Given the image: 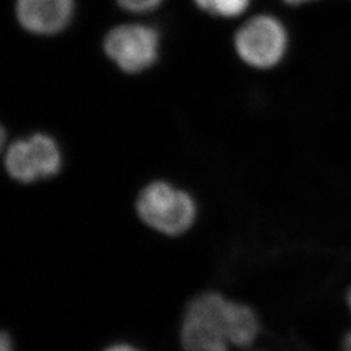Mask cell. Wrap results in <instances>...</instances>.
<instances>
[{
    "instance_id": "obj_1",
    "label": "cell",
    "mask_w": 351,
    "mask_h": 351,
    "mask_svg": "<svg viewBox=\"0 0 351 351\" xmlns=\"http://www.w3.org/2000/svg\"><path fill=\"white\" fill-rule=\"evenodd\" d=\"M259 329V320L249 306L211 291L189 304L181 342L185 351H229V345H251Z\"/></svg>"
},
{
    "instance_id": "obj_2",
    "label": "cell",
    "mask_w": 351,
    "mask_h": 351,
    "mask_svg": "<svg viewBox=\"0 0 351 351\" xmlns=\"http://www.w3.org/2000/svg\"><path fill=\"white\" fill-rule=\"evenodd\" d=\"M137 211L139 217L155 230L167 236H178L193 226L197 206L188 193L156 181L141 191Z\"/></svg>"
},
{
    "instance_id": "obj_3",
    "label": "cell",
    "mask_w": 351,
    "mask_h": 351,
    "mask_svg": "<svg viewBox=\"0 0 351 351\" xmlns=\"http://www.w3.org/2000/svg\"><path fill=\"white\" fill-rule=\"evenodd\" d=\"M239 58L255 68L276 65L288 47L284 25L272 16L261 14L245 23L234 38Z\"/></svg>"
},
{
    "instance_id": "obj_4",
    "label": "cell",
    "mask_w": 351,
    "mask_h": 351,
    "mask_svg": "<svg viewBox=\"0 0 351 351\" xmlns=\"http://www.w3.org/2000/svg\"><path fill=\"white\" fill-rule=\"evenodd\" d=\"M5 168L19 182H36L59 173L62 154L58 143L51 137L36 134L13 143L5 155Z\"/></svg>"
},
{
    "instance_id": "obj_5",
    "label": "cell",
    "mask_w": 351,
    "mask_h": 351,
    "mask_svg": "<svg viewBox=\"0 0 351 351\" xmlns=\"http://www.w3.org/2000/svg\"><path fill=\"white\" fill-rule=\"evenodd\" d=\"M104 50L123 71L137 73L158 59L159 34L149 26H119L106 37Z\"/></svg>"
},
{
    "instance_id": "obj_6",
    "label": "cell",
    "mask_w": 351,
    "mask_h": 351,
    "mask_svg": "<svg viewBox=\"0 0 351 351\" xmlns=\"http://www.w3.org/2000/svg\"><path fill=\"white\" fill-rule=\"evenodd\" d=\"M16 13L21 25L36 34H53L68 25L73 0H17Z\"/></svg>"
},
{
    "instance_id": "obj_7",
    "label": "cell",
    "mask_w": 351,
    "mask_h": 351,
    "mask_svg": "<svg viewBox=\"0 0 351 351\" xmlns=\"http://www.w3.org/2000/svg\"><path fill=\"white\" fill-rule=\"evenodd\" d=\"M202 11L213 16L237 17L245 12L250 0H194Z\"/></svg>"
},
{
    "instance_id": "obj_8",
    "label": "cell",
    "mask_w": 351,
    "mask_h": 351,
    "mask_svg": "<svg viewBox=\"0 0 351 351\" xmlns=\"http://www.w3.org/2000/svg\"><path fill=\"white\" fill-rule=\"evenodd\" d=\"M119 4L132 12H147L156 8L162 0H117Z\"/></svg>"
},
{
    "instance_id": "obj_9",
    "label": "cell",
    "mask_w": 351,
    "mask_h": 351,
    "mask_svg": "<svg viewBox=\"0 0 351 351\" xmlns=\"http://www.w3.org/2000/svg\"><path fill=\"white\" fill-rule=\"evenodd\" d=\"M0 351H13L12 341L8 335L0 330Z\"/></svg>"
},
{
    "instance_id": "obj_10",
    "label": "cell",
    "mask_w": 351,
    "mask_h": 351,
    "mask_svg": "<svg viewBox=\"0 0 351 351\" xmlns=\"http://www.w3.org/2000/svg\"><path fill=\"white\" fill-rule=\"evenodd\" d=\"M348 303H349V307H350L351 310V288L349 290V293H348ZM342 349H343V351H351V330L343 339Z\"/></svg>"
},
{
    "instance_id": "obj_11",
    "label": "cell",
    "mask_w": 351,
    "mask_h": 351,
    "mask_svg": "<svg viewBox=\"0 0 351 351\" xmlns=\"http://www.w3.org/2000/svg\"><path fill=\"white\" fill-rule=\"evenodd\" d=\"M104 351H139L136 349V348H133V346H129V345H114V346H111V348H108V349H106Z\"/></svg>"
},
{
    "instance_id": "obj_12",
    "label": "cell",
    "mask_w": 351,
    "mask_h": 351,
    "mask_svg": "<svg viewBox=\"0 0 351 351\" xmlns=\"http://www.w3.org/2000/svg\"><path fill=\"white\" fill-rule=\"evenodd\" d=\"M285 3H288L290 5H300L303 3H307V1H311V0H284Z\"/></svg>"
},
{
    "instance_id": "obj_13",
    "label": "cell",
    "mask_w": 351,
    "mask_h": 351,
    "mask_svg": "<svg viewBox=\"0 0 351 351\" xmlns=\"http://www.w3.org/2000/svg\"><path fill=\"white\" fill-rule=\"evenodd\" d=\"M4 141H5V133H4V129L0 126V150L4 145Z\"/></svg>"
}]
</instances>
